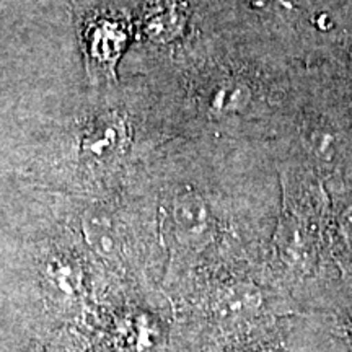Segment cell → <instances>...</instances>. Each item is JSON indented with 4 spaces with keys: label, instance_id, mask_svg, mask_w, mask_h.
Instances as JSON below:
<instances>
[{
    "label": "cell",
    "instance_id": "obj_5",
    "mask_svg": "<svg viewBox=\"0 0 352 352\" xmlns=\"http://www.w3.org/2000/svg\"><path fill=\"white\" fill-rule=\"evenodd\" d=\"M261 305V294L253 285H235L220 298L219 314L222 318L239 320L250 316Z\"/></svg>",
    "mask_w": 352,
    "mask_h": 352
},
{
    "label": "cell",
    "instance_id": "obj_4",
    "mask_svg": "<svg viewBox=\"0 0 352 352\" xmlns=\"http://www.w3.org/2000/svg\"><path fill=\"white\" fill-rule=\"evenodd\" d=\"M46 283L51 297L60 305L77 303L82 294V271L69 258H54L47 264Z\"/></svg>",
    "mask_w": 352,
    "mask_h": 352
},
{
    "label": "cell",
    "instance_id": "obj_2",
    "mask_svg": "<svg viewBox=\"0 0 352 352\" xmlns=\"http://www.w3.org/2000/svg\"><path fill=\"white\" fill-rule=\"evenodd\" d=\"M253 101V91L248 83L235 77H222L210 83L206 103L209 113L217 116H232L245 113Z\"/></svg>",
    "mask_w": 352,
    "mask_h": 352
},
{
    "label": "cell",
    "instance_id": "obj_6",
    "mask_svg": "<svg viewBox=\"0 0 352 352\" xmlns=\"http://www.w3.org/2000/svg\"><path fill=\"white\" fill-rule=\"evenodd\" d=\"M56 352H85L82 349L80 342L76 340V336H64V340L57 344Z\"/></svg>",
    "mask_w": 352,
    "mask_h": 352
},
{
    "label": "cell",
    "instance_id": "obj_3",
    "mask_svg": "<svg viewBox=\"0 0 352 352\" xmlns=\"http://www.w3.org/2000/svg\"><path fill=\"white\" fill-rule=\"evenodd\" d=\"M173 220L179 239L196 243L210 230V215L206 202L197 195H182L173 202Z\"/></svg>",
    "mask_w": 352,
    "mask_h": 352
},
{
    "label": "cell",
    "instance_id": "obj_1",
    "mask_svg": "<svg viewBox=\"0 0 352 352\" xmlns=\"http://www.w3.org/2000/svg\"><path fill=\"white\" fill-rule=\"evenodd\" d=\"M127 140L129 131L124 120L118 114H104L88 124L82 138V152L88 160L104 164L126 151Z\"/></svg>",
    "mask_w": 352,
    "mask_h": 352
}]
</instances>
